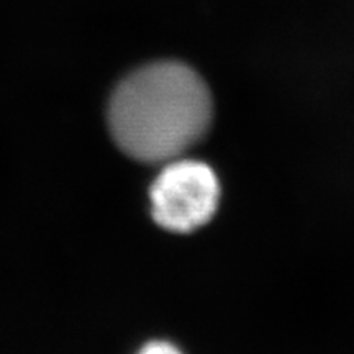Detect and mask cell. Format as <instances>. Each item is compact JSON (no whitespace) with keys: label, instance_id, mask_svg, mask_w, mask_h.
I'll use <instances>...</instances> for the list:
<instances>
[{"label":"cell","instance_id":"1","mask_svg":"<svg viewBox=\"0 0 354 354\" xmlns=\"http://www.w3.org/2000/svg\"><path fill=\"white\" fill-rule=\"evenodd\" d=\"M212 94L197 71L158 61L133 71L115 88L109 123L128 156L143 162L183 158L209 131Z\"/></svg>","mask_w":354,"mask_h":354},{"label":"cell","instance_id":"3","mask_svg":"<svg viewBox=\"0 0 354 354\" xmlns=\"http://www.w3.org/2000/svg\"><path fill=\"white\" fill-rule=\"evenodd\" d=\"M138 354H183L174 344L166 342H153L148 343Z\"/></svg>","mask_w":354,"mask_h":354},{"label":"cell","instance_id":"2","mask_svg":"<svg viewBox=\"0 0 354 354\" xmlns=\"http://www.w3.org/2000/svg\"><path fill=\"white\" fill-rule=\"evenodd\" d=\"M149 196L158 225L174 233H190L209 223L218 209L220 183L205 162L183 156L165 162Z\"/></svg>","mask_w":354,"mask_h":354}]
</instances>
